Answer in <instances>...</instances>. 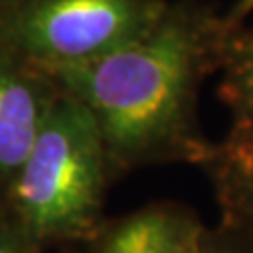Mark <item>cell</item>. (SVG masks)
I'll return each mask as SVG.
<instances>
[{
  "instance_id": "8fae6325",
  "label": "cell",
  "mask_w": 253,
  "mask_h": 253,
  "mask_svg": "<svg viewBox=\"0 0 253 253\" xmlns=\"http://www.w3.org/2000/svg\"><path fill=\"white\" fill-rule=\"evenodd\" d=\"M19 2H23V0H0V11H2V9L11 8V6H15V4H19Z\"/></svg>"
},
{
  "instance_id": "8992f818",
  "label": "cell",
  "mask_w": 253,
  "mask_h": 253,
  "mask_svg": "<svg viewBox=\"0 0 253 253\" xmlns=\"http://www.w3.org/2000/svg\"><path fill=\"white\" fill-rule=\"evenodd\" d=\"M210 180L219 219L253 225V117L231 120L227 135L199 165Z\"/></svg>"
},
{
  "instance_id": "277c9868",
  "label": "cell",
  "mask_w": 253,
  "mask_h": 253,
  "mask_svg": "<svg viewBox=\"0 0 253 253\" xmlns=\"http://www.w3.org/2000/svg\"><path fill=\"white\" fill-rule=\"evenodd\" d=\"M60 92L51 70L0 43V203Z\"/></svg>"
},
{
  "instance_id": "9c48e42d",
  "label": "cell",
  "mask_w": 253,
  "mask_h": 253,
  "mask_svg": "<svg viewBox=\"0 0 253 253\" xmlns=\"http://www.w3.org/2000/svg\"><path fill=\"white\" fill-rule=\"evenodd\" d=\"M0 253H43L0 212Z\"/></svg>"
},
{
  "instance_id": "52a82bcc",
  "label": "cell",
  "mask_w": 253,
  "mask_h": 253,
  "mask_svg": "<svg viewBox=\"0 0 253 253\" xmlns=\"http://www.w3.org/2000/svg\"><path fill=\"white\" fill-rule=\"evenodd\" d=\"M217 96L231 120L253 117V28L235 27L219 66Z\"/></svg>"
},
{
  "instance_id": "6da1fadb",
  "label": "cell",
  "mask_w": 253,
  "mask_h": 253,
  "mask_svg": "<svg viewBox=\"0 0 253 253\" xmlns=\"http://www.w3.org/2000/svg\"><path fill=\"white\" fill-rule=\"evenodd\" d=\"M233 30L205 2H167L143 36L54 70L62 92L94 120L111 180L156 165L205 162L212 143L201 127V88L219 72Z\"/></svg>"
},
{
  "instance_id": "30bf717a",
  "label": "cell",
  "mask_w": 253,
  "mask_h": 253,
  "mask_svg": "<svg viewBox=\"0 0 253 253\" xmlns=\"http://www.w3.org/2000/svg\"><path fill=\"white\" fill-rule=\"evenodd\" d=\"M253 13V0H236L235 4L231 6V9L225 13V19L229 25H242L244 23V19L248 15H252Z\"/></svg>"
},
{
  "instance_id": "ba28073f",
  "label": "cell",
  "mask_w": 253,
  "mask_h": 253,
  "mask_svg": "<svg viewBox=\"0 0 253 253\" xmlns=\"http://www.w3.org/2000/svg\"><path fill=\"white\" fill-rule=\"evenodd\" d=\"M205 253H253V225L217 219L216 225L208 227Z\"/></svg>"
},
{
  "instance_id": "7a4b0ae2",
  "label": "cell",
  "mask_w": 253,
  "mask_h": 253,
  "mask_svg": "<svg viewBox=\"0 0 253 253\" xmlns=\"http://www.w3.org/2000/svg\"><path fill=\"white\" fill-rule=\"evenodd\" d=\"M111 184L94 120L79 101L60 92L9 184L0 212L42 252L84 244L105 219Z\"/></svg>"
},
{
  "instance_id": "3957f363",
  "label": "cell",
  "mask_w": 253,
  "mask_h": 253,
  "mask_svg": "<svg viewBox=\"0 0 253 253\" xmlns=\"http://www.w3.org/2000/svg\"><path fill=\"white\" fill-rule=\"evenodd\" d=\"M165 6L167 0H23L0 11V43L54 72L143 36Z\"/></svg>"
},
{
  "instance_id": "5b68a950",
  "label": "cell",
  "mask_w": 253,
  "mask_h": 253,
  "mask_svg": "<svg viewBox=\"0 0 253 253\" xmlns=\"http://www.w3.org/2000/svg\"><path fill=\"white\" fill-rule=\"evenodd\" d=\"M208 227L180 203L158 201L105 217L84 253H205Z\"/></svg>"
}]
</instances>
